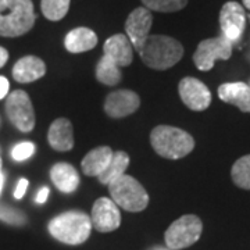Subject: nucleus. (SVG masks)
Instances as JSON below:
<instances>
[{"instance_id":"nucleus-1","label":"nucleus","mask_w":250,"mask_h":250,"mask_svg":"<svg viewBox=\"0 0 250 250\" xmlns=\"http://www.w3.org/2000/svg\"><path fill=\"white\" fill-rule=\"evenodd\" d=\"M134 60V46L125 34L110 36L103 45V56L98 62L95 77L107 86L121 82V67H128Z\"/></svg>"},{"instance_id":"nucleus-2","label":"nucleus","mask_w":250,"mask_h":250,"mask_svg":"<svg viewBox=\"0 0 250 250\" xmlns=\"http://www.w3.org/2000/svg\"><path fill=\"white\" fill-rule=\"evenodd\" d=\"M145 65L152 70L164 71L182 59L184 46L181 42L167 35H149L138 52Z\"/></svg>"},{"instance_id":"nucleus-3","label":"nucleus","mask_w":250,"mask_h":250,"mask_svg":"<svg viewBox=\"0 0 250 250\" xmlns=\"http://www.w3.org/2000/svg\"><path fill=\"white\" fill-rule=\"evenodd\" d=\"M32 0H0V36L25 35L35 25Z\"/></svg>"},{"instance_id":"nucleus-4","label":"nucleus","mask_w":250,"mask_h":250,"mask_svg":"<svg viewBox=\"0 0 250 250\" xmlns=\"http://www.w3.org/2000/svg\"><path fill=\"white\" fill-rule=\"evenodd\" d=\"M47 229L54 239L77 246L88 241L92 232V221L86 213L70 210L52 218L47 224Z\"/></svg>"},{"instance_id":"nucleus-5","label":"nucleus","mask_w":250,"mask_h":250,"mask_svg":"<svg viewBox=\"0 0 250 250\" xmlns=\"http://www.w3.org/2000/svg\"><path fill=\"white\" fill-rule=\"evenodd\" d=\"M154 152L168 160H178L195 149V139L187 131L171 125H159L150 132Z\"/></svg>"},{"instance_id":"nucleus-6","label":"nucleus","mask_w":250,"mask_h":250,"mask_svg":"<svg viewBox=\"0 0 250 250\" xmlns=\"http://www.w3.org/2000/svg\"><path fill=\"white\" fill-rule=\"evenodd\" d=\"M110 196L118 207L131 213L143 211L149 205L146 189L131 175H121L107 185Z\"/></svg>"},{"instance_id":"nucleus-7","label":"nucleus","mask_w":250,"mask_h":250,"mask_svg":"<svg viewBox=\"0 0 250 250\" xmlns=\"http://www.w3.org/2000/svg\"><path fill=\"white\" fill-rule=\"evenodd\" d=\"M203 232V223L195 214L179 217L168 227L164 233L166 245L172 250H181L192 246L200 239Z\"/></svg>"},{"instance_id":"nucleus-8","label":"nucleus","mask_w":250,"mask_h":250,"mask_svg":"<svg viewBox=\"0 0 250 250\" xmlns=\"http://www.w3.org/2000/svg\"><path fill=\"white\" fill-rule=\"evenodd\" d=\"M4 110L11 124L20 132L28 134L35 128V111L27 92L21 89L11 92L6 99Z\"/></svg>"},{"instance_id":"nucleus-9","label":"nucleus","mask_w":250,"mask_h":250,"mask_svg":"<svg viewBox=\"0 0 250 250\" xmlns=\"http://www.w3.org/2000/svg\"><path fill=\"white\" fill-rule=\"evenodd\" d=\"M232 54V42L224 35L202 41L193 54V62L200 71H210L217 60H228Z\"/></svg>"},{"instance_id":"nucleus-10","label":"nucleus","mask_w":250,"mask_h":250,"mask_svg":"<svg viewBox=\"0 0 250 250\" xmlns=\"http://www.w3.org/2000/svg\"><path fill=\"white\" fill-rule=\"evenodd\" d=\"M92 228L98 232H113L121 224V213L118 206L108 197H99L92 206L90 213Z\"/></svg>"},{"instance_id":"nucleus-11","label":"nucleus","mask_w":250,"mask_h":250,"mask_svg":"<svg viewBox=\"0 0 250 250\" xmlns=\"http://www.w3.org/2000/svg\"><path fill=\"white\" fill-rule=\"evenodd\" d=\"M179 98L188 108L203 111L211 103V93L205 83L193 77H185L179 81Z\"/></svg>"},{"instance_id":"nucleus-12","label":"nucleus","mask_w":250,"mask_h":250,"mask_svg":"<svg viewBox=\"0 0 250 250\" xmlns=\"http://www.w3.org/2000/svg\"><path fill=\"white\" fill-rule=\"evenodd\" d=\"M246 14L245 10L238 1H227L220 11V27L221 35L229 42H238L245 31Z\"/></svg>"},{"instance_id":"nucleus-13","label":"nucleus","mask_w":250,"mask_h":250,"mask_svg":"<svg viewBox=\"0 0 250 250\" xmlns=\"http://www.w3.org/2000/svg\"><path fill=\"white\" fill-rule=\"evenodd\" d=\"M153 24V16L150 10L146 7H136L128 16L125 21V32L129 42L134 46V50L139 52L141 47L150 35V28Z\"/></svg>"},{"instance_id":"nucleus-14","label":"nucleus","mask_w":250,"mask_h":250,"mask_svg":"<svg viewBox=\"0 0 250 250\" xmlns=\"http://www.w3.org/2000/svg\"><path fill=\"white\" fill-rule=\"evenodd\" d=\"M141 106V98L134 90L120 89L108 93L104 100V111L111 118H124L134 114Z\"/></svg>"},{"instance_id":"nucleus-15","label":"nucleus","mask_w":250,"mask_h":250,"mask_svg":"<svg viewBox=\"0 0 250 250\" xmlns=\"http://www.w3.org/2000/svg\"><path fill=\"white\" fill-rule=\"evenodd\" d=\"M47 141L57 152H68L74 147V129L70 120L57 118L54 120L49 131Z\"/></svg>"},{"instance_id":"nucleus-16","label":"nucleus","mask_w":250,"mask_h":250,"mask_svg":"<svg viewBox=\"0 0 250 250\" xmlns=\"http://www.w3.org/2000/svg\"><path fill=\"white\" fill-rule=\"evenodd\" d=\"M218 96L224 103L236 106L243 113H250V86L245 82H228L220 85Z\"/></svg>"},{"instance_id":"nucleus-17","label":"nucleus","mask_w":250,"mask_h":250,"mask_svg":"<svg viewBox=\"0 0 250 250\" xmlns=\"http://www.w3.org/2000/svg\"><path fill=\"white\" fill-rule=\"evenodd\" d=\"M46 74V64L36 56L21 57L13 67V77L20 83H29L41 80Z\"/></svg>"},{"instance_id":"nucleus-18","label":"nucleus","mask_w":250,"mask_h":250,"mask_svg":"<svg viewBox=\"0 0 250 250\" xmlns=\"http://www.w3.org/2000/svg\"><path fill=\"white\" fill-rule=\"evenodd\" d=\"M50 179L62 193H72L80 185V174L68 163L54 164L50 170Z\"/></svg>"},{"instance_id":"nucleus-19","label":"nucleus","mask_w":250,"mask_h":250,"mask_svg":"<svg viewBox=\"0 0 250 250\" xmlns=\"http://www.w3.org/2000/svg\"><path fill=\"white\" fill-rule=\"evenodd\" d=\"M113 150L108 146H99L96 149L86 153L81 161V168L86 177H96L106 170L108 163L113 157Z\"/></svg>"},{"instance_id":"nucleus-20","label":"nucleus","mask_w":250,"mask_h":250,"mask_svg":"<svg viewBox=\"0 0 250 250\" xmlns=\"http://www.w3.org/2000/svg\"><path fill=\"white\" fill-rule=\"evenodd\" d=\"M98 45V35L89 28L71 29L64 39V46L70 53H83Z\"/></svg>"},{"instance_id":"nucleus-21","label":"nucleus","mask_w":250,"mask_h":250,"mask_svg":"<svg viewBox=\"0 0 250 250\" xmlns=\"http://www.w3.org/2000/svg\"><path fill=\"white\" fill-rule=\"evenodd\" d=\"M129 156L123 150H118V152L113 153V157L108 163V166L106 167V170L103 171L100 175L98 177L99 182L103 184V185H108L111 181L120 178L121 175H124L125 170L128 168L129 166Z\"/></svg>"},{"instance_id":"nucleus-22","label":"nucleus","mask_w":250,"mask_h":250,"mask_svg":"<svg viewBox=\"0 0 250 250\" xmlns=\"http://www.w3.org/2000/svg\"><path fill=\"white\" fill-rule=\"evenodd\" d=\"M71 0H41V10L47 20L60 21L67 16Z\"/></svg>"},{"instance_id":"nucleus-23","label":"nucleus","mask_w":250,"mask_h":250,"mask_svg":"<svg viewBox=\"0 0 250 250\" xmlns=\"http://www.w3.org/2000/svg\"><path fill=\"white\" fill-rule=\"evenodd\" d=\"M231 177L236 187L250 190V154L235 161L231 170Z\"/></svg>"},{"instance_id":"nucleus-24","label":"nucleus","mask_w":250,"mask_h":250,"mask_svg":"<svg viewBox=\"0 0 250 250\" xmlns=\"http://www.w3.org/2000/svg\"><path fill=\"white\" fill-rule=\"evenodd\" d=\"M143 6L150 11L159 13H175L188 4V0H142Z\"/></svg>"},{"instance_id":"nucleus-25","label":"nucleus","mask_w":250,"mask_h":250,"mask_svg":"<svg viewBox=\"0 0 250 250\" xmlns=\"http://www.w3.org/2000/svg\"><path fill=\"white\" fill-rule=\"evenodd\" d=\"M0 221L10 224V225H16V227H21L27 224V215L24 214L21 210L13 208L9 205L0 203Z\"/></svg>"},{"instance_id":"nucleus-26","label":"nucleus","mask_w":250,"mask_h":250,"mask_svg":"<svg viewBox=\"0 0 250 250\" xmlns=\"http://www.w3.org/2000/svg\"><path fill=\"white\" fill-rule=\"evenodd\" d=\"M35 153V145L32 142H21L17 146H14L11 157L16 161H24L29 159Z\"/></svg>"},{"instance_id":"nucleus-27","label":"nucleus","mask_w":250,"mask_h":250,"mask_svg":"<svg viewBox=\"0 0 250 250\" xmlns=\"http://www.w3.org/2000/svg\"><path fill=\"white\" fill-rule=\"evenodd\" d=\"M29 185V181L27 178H21L18 181L17 187L14 189V197L17 199V200H21L24 195H25V192H27V188Z\"/></svg>"},{"instance_id":"nucleus-28","label":"nucleus","mask_w":250,"mask_h":250,"mask_svg":"<svg viewBox=\"0 0 250 250\" xmlns=\"http://www.w3.org/2000/svg\"><path fill=\"white\" fill-rule=\"evenodd\" d=\"M49 193H50V190H49V188L43 187L39 192H38V195H36L35 202L36 203H39V205H43L46 200H47V197H49Z\"/></svg>"},{"instance_id":"nucleus-29","label":"nucleus","mask_w":250,"mask_h":250,"mask_svg":"<svg viewBox=\"0 0 250 250\" xmlns=\"http://www.w3.org/2000/svg\"><path fill=\"white\" fill-rule=\"evenodd\" d=\"M9 81L6 80L4 77H1L0 75V99H4L7 96V93H9Z\"/></svg>"},{"instance_id":"nucleus-30","label":"nucleus","mask_w":250,"mask_h":250,"mask_svg":"<svg viewBox=\"0 0 250 250\" xmlns=\"http://www.w3.org/2000/svg\"><path fill=\"white\" fill-rule=\"evenodd\" d=\"M7 60H9V52L4 47L0 46V68L7 62Z\"/></svg>"},{"instance_id":"nucleus-31","label":"nucleus","mask_w":250,"mask_h":250,"mask_svg":"<svg viewBox=\"0 0 250 250\" xmlns=\"http://www.w3.org/2000/svg\"><path fill=\"white\" fill-rule=\"evenodd\" d=\"M3 185H4V175H3L1 167H0V193H1V190H3Z\"/></svg>"},{"instance_id":"nucleus-32","label":"nucleus","mask_w":250,"mask_h":250,"mask_svg":"<svg viewBox=\"0 0 250 250\" xmlns=\"http://www.w3.org/2000/svg\"><path fill=\"white\" fill-rule=\"evenodd\" d=\"M243 1V6L248 10H250V0H242Z\"/></svg>"},{"instance_id":"nucleus-33","label":"nucleus","mask_w":250,"mask_h":250,"mask_svg":"<svg viewBox=\"0 0 250 250\" xmlns=\"http://www.w3.org/2000/svg\"><path fill=\"white\" fill-rule=\"evenodd\" d=\"M0 167H1V159H0Z\"/></svg>"}]
</instances>
